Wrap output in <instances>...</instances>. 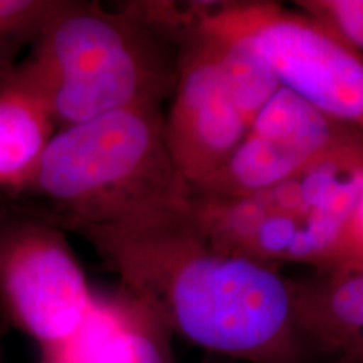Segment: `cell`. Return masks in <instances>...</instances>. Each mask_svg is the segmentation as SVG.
Returning <instances> with one entry per match:
<instances>
[{
  "mask_svg": "<svg viewBox=\"0 0 363 363\" xmlns=\"http://www.w3.org/2000/svg\"><path fill=\"white\" fill-rule=\"evenodd\" d=\"M177 44L163 135L177 170L194 189L224 165L281 84L249 49L197 27Z\"/></svg>",
  "mask_w": 363,
  "mask_h": 363,
  "instance_id": "cell-5",
  "label": "cell"
},
{
  "mask_svg": "<svg viewBox=\"0 0 363 363\" xmlns=\"http://www.w3.org/2000/svg\"><path fill=\"white\" fill-rule=\"evenodd\" d=\"M0 294L45 357L78 333L96 303L66 239L38 224L13 230L0 246Z\"/></svg>",
  "mask_w": 363,
  "mask_h": 363,
  "instance_id": "cell-7",
  "label": "cell"
},
{
  "mask_svg": "<svg viewBox=\"0 0 363 363\" xmlns=\"http://www.w3.org/2000/svg\"><path fill=\"white\" fill-rule=\"evenodd\" d=\"M62 2L0 0V45L26 34H40Z\"/></svg>",
  "mask_w": 363,
  "mask_h": 363,
  "instance_id": "cell-13",
  "label": "cell"
},
{
  "mask_svg": "<svg viewBox=\"0 0 363 363\" xmlns=\"http://www.w3.org/2000/svg\"><path fill=\"white\" fill-rule=\"evenodd\" d=\"M162 331L130 299L96 301L78 333L48 358L61 363H170Z\"/></svg>",
  "mask_w": 363,
  "mask_h": 363,
  "instance_id": "cell-10",
  "label": "cell"
},
{
  "mask_svg": "<svg viewBox=\"0 0 363 363\" xmlns=\"http://www.w3.org/2000/svg\"><path fill=\"white\" fill-rule=\"evenodd\" d=\"M363 267V194L328 264L320 271Z\"/></svg>",
  "mask_w": 363,
  "mask_h": 363,
  "instance_id": "cell-14",
  "label": "cell"
},
{
  "mask_svg": "<svg viewBox=\"0 0 363 363\" xmlns=\"http://www.w3.org/2000/svg\"><path fill=\"white\" fill-rule=\"evenodd\" d=\"M22 71L61 126L160 106L175 83L157 38L120 12L66 2L45 22L34 59Z\"/></svg>",
  "mask_w": 363,
  "mask_h": 363,
  "instance_id": "cell-3",
  "label": "cell"
},
{
  "mask_svg": "<svg viewBox=\"0 0 363 363\" xmlns=\"http://www.w3.org/2000/svg\"><path fill=\"white\" fill-rule=\"evenodd\" d=\"M54 125L48 103L24 71L0 83V187H29Z\"/></svg>",
  "mask_w": 363,
  "mask_h": 363,
  "instance_id": "cell-11",
  "label": "cell"
},
{
  "mask_svg": "<svg viewBox=\"0 0 363 363\" xmlns=\"http://www.w3.org/2000/svg\"><path fill=\"white\" fill-rule=\"evenodd\" d=\"M76 233L163 330L242 362L298 363L305 343L291 281L278 267L217 246L195 219L192 199Z\"/></svg>",
  "mask_w": 363,
  "mask_h": 363,
  "instance_id": "cell-1",
  "label": "cell"
},
{
  "mask_svg": "<svg viewBox=\"0 0 363 363\" xmlns=\"http://www.w3.org/2000/svg\"><path fill=\"white\" fill-rule=\"evenodd\" d=\"M360 140L362 131L331 120L281 86L224 165L192 189V197L202 201L246 197Z\"/></svg>",
  "mask_w": 363,
  "mask_h": 363,
  "instance_id": "cell-8",
  "label": "cell"
},
{
  "mask_svg": "<svg viewBox=\"0 0 363 363\" xmlns=\"http://www.w3.org/2000/svg\"><path fill=\"white\" fill-rule=\"evenodd\" d=\"M363 194V140L259 192L230 201L192 197V212L217 246L278 267L323 269Z\"/></svg>",
  "mask_w": 363,
  "mask_h": 363,
  "instance_id": "cell-4",
  "label": "cell"
},
{
  "mask_svg": "<svg viewBox=\"0 0 363 363\" xmlns=\"http://www.w3.org/2000/svg\"><path fill=\"white\" fill-rule=\"evenodd\" d=\"M296 9L331 27L363 52V0H299Z\"/></svg>",
  "mask_w": 363,
  "mask_h": 363,
  "instance_id": "cell-12",
  "label": "cell"
},
{
  "mask_svg": "<svg viewBox=\"0 0 363 363\" xmlns=\"http://www.w3.org/2000/svg\"><path fill=\"white\" fill-rule=\"evenodd\" d=\"M29 187L72 230L192 199L167 148L158 106L125 108L54 131Z\"/></svg>",
  "mask_w": 363,
  "mask_h": 363,
  "instance_id": "cell-2",
  "label": "cell"
},
{
  "mask_svg": "<svg viewBox=\"0 0 363 363\" xmlns=\"http://www.w3.org/2000/svg\"><path fill=\"white\" fill-rule=\"evenodd\" d=\"M44 363H61L56 358H44Z\"/></svg>",
  "mask_w": 363,
  "mask_h": 363,
  "instance_id": "cell-15",
  "label": "cell"
},
{
  "mask_svg": "<svg viewBox=\"0 0 363 363\" xmlns=\"http://www.w3.org/2000/svg\"><path fill=\"white\" fill-rule=\"evenodd\" d=\"M291 284L303 343L333 363H363V267L316 271Z\"/></svg>",
  "mask_w": 363,
  "mask_h": 363,
  "instance_id": "cell-9",
  "label": "cell"
},
{
  "mask_svg": "<svg viewBox=\"0 0 363 363\" xmlns=\"http://www.w3.org/2000/svg\"><path fill=\"white\" fill-rule=\"evenodd\" d=\"M197 29L256 54L278 83L363 133V52L323 22L278 2H199Z\"/></svg>",
  "mask_w": 363,
  "mask_h": 363,
  "instance_id": "cell-6",
  "label": "cell"
}]
</instances>
